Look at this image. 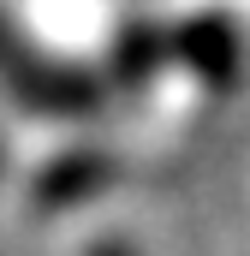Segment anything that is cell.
Wrapping results in <instances>:
<instances>
[{
	"label": "cell",
	"instance_id": "obj_1",
	"mask_svg": "<svg viewBox=\"0 0 250 256\" xmlns=\"http://www.w3.org/2000/svg\"><path fill=\"white\" fill-rule=\"evenodd\" d=\"M0 90H6L18 108L42 114V120H84V114L102 102V84H96L84 66L42 54V48H36L30 36H18L6 18H0Z\"/></svg>",
	"mask_w": 250,
	"mask_h": 256
},
{
	"label": "cell",
	"instance_id": "obj_2",
	"mask_svg": "<svg viewBox=\"0 0 250 256\" xmlns=\"http://www.w3.org/2000/svg\"><path fill=\"white\" fill-rule=\"evenodd\" d=\"M173 54L196 72V78H208V84H232L238 78V60H244V48H238V30L220 18V12H202V18H190L185 30L173 36Z\"/></svg>",
	"mask_w": 250,
	"mask_h": 256
},
{
	"label": "cell",
	"instance_id": "obj_3",
	"mask_svg": "<svg viewBox=\"0 0 250 256\" xmlns=\"http://www.w3.org/2000/svg\"><path fill=\"white\" fill-rule=\"evenodd\" d=\"M108 155H66V161H54L42 179H36V208H66V202H78V196L102 191L108 185Z\"/></svg>",
	"mask_w": 250,
	"mask_h": 256
},
{
	"label": "cell",
	"instance_id": "obj_4",
	"mask_svg": "<svg viewBox=\"0 0 250 256\" xmlns=\"http://www.w3.org/2000/svg\"><path fill=\"white\" fill-rule=\"evenodd\" d=\"M161 48H167V36H155L149 24H143V30H125V42H120V78H143V72H155Z\"/></svg>",
	"mask_w": 250,
	"mask_h": 256
},
{
	"label": "cell",
	"instance_id": "obj_5",
	"mask_svg": "<svg viewBox=\"0 0 250 256\" xmlns=\"http://www.w3.org/2000/svg\"><path fill=\"white\" fill-rule=\"evenodd\" d=\"M90 256H131V250H125L120 238H102V244H90Z\"/></svg>",
	"mask_w": 250,
	"mask_h": 256
}]
</instances>
